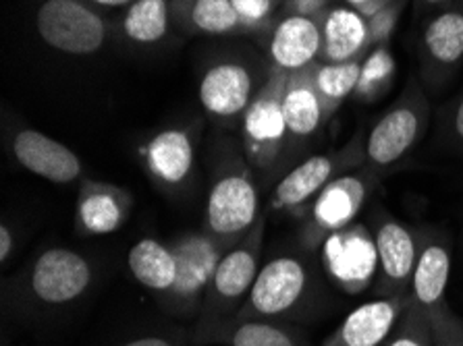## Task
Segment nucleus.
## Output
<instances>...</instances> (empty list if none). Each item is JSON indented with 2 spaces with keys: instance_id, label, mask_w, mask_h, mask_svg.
I'll use <instances>...</instances> for the list:
<instances>
[{
  "instance_id": "obj_2",
  "label": "nucleus",
  "mask_w": 463,
  "mask_h": 346,
  "mask_svg": "<svg viewBox=\"0 0 463 346\" xmlns=\"http://www.w3.org/2000/svg\"><path fill=\"white\" fill-rule=\"evenodd\" d=\"M430 118V106L418 81H411L399 100L366 131L364 166L383 176L416 150Z\"/></svg>"
},
{
  "instance_id": "obj_8",
  "label": "nucleus",
  "mask_w": 463,
  "mask_h": 346,
  "mask_svg": "<svg viewBox=\"0 0 463 346\" xmlns=\"http://www.w3.org/2000/svg\"><path fill=\"white\" fill-rule=\"evenodd\" d=\"M285 70L272 69L269 81L254 96V100L243 112V145L248 160L260 171H266L279 160L287 136L283 115V89L287 83Z\"/></svg>"
},
{
  "instance_id": "obj_28",
  "label": "nucleus",
  "mask_w": 463,
  "mask_h": 346,
  "mask_svg": "<svg viewBox=\"0 0 463 346\" xmlns=\"http://www.w3.org/2000/svg\"><path fill=\"white\" fill-rule=\"evenodd\" d=\"M192 23L204 33H229L243 27L231 0H195L192 5Z\"/></svg>"
},
{
  "instance_id": "obj_27",
  "label": "nucleus",
  "mask_w": 463,
  "mask_h": 346,
  "mask_svg": "<svg viewBox=\"0 0 463 346\" xmlns=\"http://www.w3.org/2000/svg\"><path fill=\"white\" fill-rule=\"evenodd\" d=\"M395 75V59L389 52L387 44L374 46V51L366 54L362 62L360 81H357L355 96L360 100H374L381 94H384Z\"/></svg>"
},
{
  "instance_id": "obj_33",
  "label": "nucleus",
  "mask_w": 463,
  "mask_h": 346,
  "mask_svg": "<svg viewBox=\"0 0 463 346\" xmlns=\"http://www.w3.org/2000/svg\"><path fill=\"white\" fill-rule=\"evenodd\" d=\"M243 25H262L275 9V0H231Z\"/></svg>"
},
{
  "instance_id": "obj_18",
  "label": "nucleus",
  "mask_w": 463,
  "mask_h": 346,
  "mask_svg": "<svg viewBox=\"0 0 463 346\" xmlns=\"http://www.w3.org/2000/svg\"><path fill=\"white\" fill-rule=\"evenodd\" d=\"M254 100V81L240 62H219L210 67L200 83V102L210 117L229 121L243 115Z\"/></svg>"
},
{
  "instance_id": "obj_13",
  "label": "nucleus",
  "mask_w": 463,
  "mask_h": 346,
  "mask_svg": "<svg viewBox=\"0 0 463 346\" xmlns=\"http://www.w3.org/2000/svg\"><path fill=\"white\" fill-rule=\"evenodd\" d=\"M451 274V243L437 230H418V259L410 285V305L428 315L447 301Z\"/></svg>"
},
{
  "instance_id": "obj_29",
  "label": "nucleus",
  "mask_w": 463,
  "mask_h": 346,
  "mask_svg": "<svg viewBox=\"0 0 463 346\" xmlns=\"http://www.w3.org/2000/svg\"><path fill=\"white\" fill-rule=\"evenodd\" d=\"M383 346H437L430 315L422 309L410 305L403 309L402 317L389 334Z\"/></svg>"
},
{
  "instance_id": "obj_15",
  "label": "nucleus",
  "mask_w": 463,
  "mask_h": 346,
  "mask_svg": "<svg viewBox=\"0 0 463 346\" xmlns=\"http://www.w3.org/2000/svg\"><path fill=\"white\" fill-rule=\"evenodd\" d=\"M422 67L428 77L445 79V75L463 62V0L434 13L422 32Z\"/></svg>"
},
{
  "instance_id": "obj_5",
  "label": "nucleus",
  "mask_w": 463,
  "mask_h": 346,
  "mask_svg": "<svg viewBox=\"0 0 463 346\" xmlns=\"http://www.w3.org/2000/svg\"><path fill=\"white\" fill-rule=\"evenodd\" d=\"M378 181L381 176L368 171L366 166H360L328 182L307 208L306 224L301 230L307 249H316L331 232L354 224Z\"/></svg>"
},
{
  "instance_id": "obj_32",
  "label": "nucleus",
  "mask_w": 463,
  "mask_h": 346,
  "mask_svg": "<svg viewBox=\"0 0 463 346\" xmlns=\"http://www.w3.org/2000/svg\"><path fill=\"white\" fill-rule=\"evenodd\" d=\"M443 136L447 145H451L458 152H463V91L449 106L443 121Z\"/></svg>"
},
{
  "instance_id": "obj_21",
  "label": "nucleus",
  "mask_w": 463,
  "mask_h": 346,
  "mask_svg": "<svg viewBox=\"0 0 463 346\" xmlns=\"http://www.w3.org/2000/svg\"><path fill=\"white\" fill-rule=\"evenodd\" d=\"M322 44L320 21L287 15L279 21L270 38V56L275 67L293 73L314 65L318 61Z\"/></svg>"
},
{
  "instance_id": "obj_22",
  "label": "nucleus",
  "mask_w": 463,
  "mask_h": 346,
  "mask_svg": "<svg viewBox=\"0 0 463 346\" xmlns=\"http://www.w3.org/2000/svg\"><path fill=\"white\" fill-rule=\"evenodd\" d=\"M283 115L287 136L291 141H306L314 137L320 126L326 123L318 91L314 88L312 65L287 75L283 89Z\"/></svg>"
},
{
  "instance_id": "obj_26",
  "label": "nucleus",
  "mask_w": 463,
  "mask_h": 346,
  "mask_svg": "<svg viewBox=\"0 0 463 346\" xmlns=\"http://www.w3.org/2000/svg\"><path fill=\"white\" fill-rule=\"evenodd\" d=\"M168 30L166 0H136L123 17V32L137 44H154Z\"/></svg>"
},
{
  "instance_id": "obj_30",
  "label": "nucleus",
  "mask_w": 463,
  "mask_h": 346,
  "mask_svg": "<svg viewBox=\"0 0 463 346\" xmlns=\"http://www.w3.org/2000/svg\"><path fill=\"white\" fill-rule=\"evenodd\" d=\"M430 322L437 346H463V323L451 312L447 301L434 309V312H430Z\"/></svg>"
},
{
  "instance_id": "obj_36",
  "label": "nucleus",
  "mask_w": 463,
  "mask_h": 346,
  "mask_svg": "<svg viewBox=\"0 0 463 346\" xmlns=\"http://www.w3.org/2000/svg\"><path fill=\"white\" fill-rule=\"evenodd\" d=\"M13 247H15V238H13V232L6 224L0 226V261L6 264L11 257Z\"/></svg>"
},
{
  "instance_id": "obj_19",
  "label": "nucleus",
  "mask_w": 463,
  "mask_h": 346,
  "mask_svg": "<svg viewBox=\"0 0 463 346\" xmlns=\"http://www.w3.org/2000/svg\"><path fill=\"white\" fill-rule=\"evenodd\" d=\"M146 171L165 189H179L194 171V141L187 129H165L146 141L142 150Z\"/></svg>"
},
{
  "instance_id": "obj_10",
  "label": "nucleus",
  "mask_w": 463,
  "mask_h": 346,
  "mask_svg": "<svg viewBox=\"0 0 463 346\" xmlns=\"http://www.w3.org/2000/svg\"><path fill=\"white\" fill-rule=\"evenodd\" d=\"M171 247L177 257V282L165 299L179 313L200 312L216 266L231 247L216 241L206 230L181 235Z\"/></svg>"
},
{
  "instance_id": "obj_38",
  "label": "nucleus",
  "mask_w": 463,
  "mask_h": 346,
  "mask_svg": "<svg viewBox=\"0 0 463 346\" xmlns=\"http://www.w3.org/2000/svg\"><path fill=\"white\" fill-rule=\"evenodd\" d=\"M451 3L453 0H420V5L426 6V9H443V6Z\"/></svg>"
},
{
  "instance_id": "obj_7",
  "label": "nucleus",
  "mask_w": 463,
  "mask_h": 346,
  "mask_svg": "<svg viewBox=\"0 0 463 346\" xmlns=\"http://www.w3.org/2000/svg\"><path fill=\"white\" fill-rule=\"evenodd\" d=\"M326 276L347 295L366 293L378 276V249L368 224L354 222L335 230L320 245Z\"/></svg>"
},
{
  "instance_id": "obj_39",
  "label": "nucleus",
  "mask_w": 463,
  "mask_h": 346,
  "mask_svg": "<svg viewBox=\"0 0 463 346\" xmlns=\"http://www.w3.org/2000/svg\"><path fill=\"white\" fill-rule=\"evenodd\" d=\"M94 3L102 6H123V5L136 3V0H94Z\"/></svg>"
},
{
  "instance_id": "obj_25",
  "label": "nucleus",
  "mask_w": 463,
  "mask_h": 346,
  "mask_svg": "<svg viewBox=\"0 0 463 346\" xmlns=\"http://www.w3.org/2000/svg\"><path fill=\"white\" fill-rule=\"evenodd\" d=\"M362 61H349V62H318L312 65V77L314 88L318 91L322 110H325V121L328 123L341 104L347 100L349 96L355 94L357 81H360L362 73Z\"/></svg>"
},
{
  "instance_id": "obj_11",
  "label": "nucleus",
  "mask_w": 463,
  "mask_h": 346,
  "mask_svg": "<svg viewBox=\"0 0 463 346\" xmlns=\"http://www.w3.org/2000/svg\"><path fill=\"white\" fill-rule=\"evenodd\" d=\"M94 282V267L86 256L65 247L42 251L33 261L27 286L42 305H69L81 299Z\"/></svg>"
},
{
  "instance_id": "obj_4",
  "label": "nucleus",
  "mask_w": 463,
  "mask_h": 346,
  "mask_svg": "<svg viewBox=\"0 0 463 346\" xmlns=\"http://www.w3.org/2000/svg\"><path fill=\"white\" fill-rule=\"evenodd\" d=\"M312 274L299 257L280 256L260 267L254 286L233 320H280L310 299Z\"/></svg>"
},
{
  "instance_id": "obj_35",
  "label": "nucleus",
  "mask_w": 463,
  "mask_h": 346,
  "mask_svg": "<svg viewBox=\"0 0 463 346\" xmlns=\"http://www.w3.org/2000/svg\"><path fill=\"white\" fill-rule=\"evenodd\" d=\"M391 3H395V0H345L347 6H352L357 13H362L366 19L376 15L378 11H383L384 6H389Z\"/></svg>"
},
{
  "instance_id": "obj_14",
  "label": "nucleus",
  "mask_w": 463,
  "mask_h": 346,
  "mask_svg": "<svg viewBox=\"0 0 463 346\" xmlns=\"http://www.w3.org/2000/svg\"><path fill=\"white\" fill-rule=\"evenodd\" d=\"M13 156L25 171L56 185H69L83 174L81 160L73 150L33 129L15 133Z\"/></svg>"
},
{
  "instance_id": "obj_12",
  "label": "nucleus",
  "mask_w": 463,
  "mask_h": 346,
  "mask_svg": "<svg viewBox=\"0 0 463 346\" xmlns=\"http://www.w3.org/2000/svg\"><path fill=\"white\" fill-rule=\"evenodd\" d=\"M374 241L378 249V296H402L410 293L413 267L418 259V232L387 211L374 214Z\"/></svg>"
},
{
  "instance_id": "obj_9",
  "label": "nucleus",
  "mask_w": 463,
  "mask_h": 346,
  "mask_svg": "<svg viewBox=\"0 0 463 346\" xmlns=\"http://www.w3.org/2000/svg\"><path fill=\"white\" fill-rule=\"evenodd\" d=\"M40 38L54 51L86 56L107 42V25L96 11L80 0H44L36 13Z\"/></svg>"
},
{
  "instance_id": "obj_31",
  "label": "nucleus",
  "mask_w": 463,
  "mask_h": 346,
  "mask_svg": "<svg viewBox=\"0 0 463 346\" xmlns=\"http://www.w3.org/2000/svg\"><path fill=\"white\" fill-rule=\"evenodd\" d=\"M405 0H395L389 6H384L383 11H378L376 15L368 19V32H370V46H383L387 44L392 30H395L399 15H402Z\"/></svg>"
},
{
  "instance_id": "obj_34",
  "label": "nucleus",
  "mask_w": 463,
  "mask_h": 346,
  "mask_svg": "<svg viewBox=\"0 0 463 346\" xmlns=\"http://www.w3.org/2000/svg\"><path fill=\"white\" fill-rule=\"evenodd\" d=\"M335 9L333 0H287V15H299L307 19L322 21Z\"/></svg>"
},
{
  "instance_id": "obj_24",
  "label": "nucleus",
  "mask_w": 463,
  "mask_h": 346,
  "mask_svg": "<svg viewBox=\"0 0 463 346\" xmlns=\"http://www.w3.org/2000/svg\"><path fill=\"white\" fill-rule=\"evenodd\" d=\"M206 344L222 346H304L296 332L272 320H229Z\"/></svg>"
},
{
  "instance_id": "obj_23",
  "label": "nucleus",
  "mask_w": 463,
  "mask_h": 346,
  "mask_svg": "<svg viewBox=\"0 0 463 346\" xmlns=\"http://www.w3.org/2000/svg\"><path fill=\"white\" fill-rule=\"evenodd\" d=\"M128 264L133 278L152 293L166 296L177 282V257L173 247L156 238H142L133 245Z\"/></svg>"
},
{
  "instance_id": "obj_16",
  "label": "nucleus",
  "mask_w": 463,
  "mask_h": 346,
  "mask_svg": "<svg viewBox=\"0 0 463 346\" xmlns=\"http://www.w3.org/2000/svg\"><path fill=\"white\" fill-rule=\"evenodd\" d=\"M410 296H376L354 309L320 346H381L408 307Z\"/></svg>"
},
{
  "instance_id": "obj_1",
  "label": "nucleus",
  "mask_w": 463,
  "mask_h": 346,
  "mask_svg": "<svg viewBox=\"0 0 463 346\" xmlns=\"http://www.w3.org/2000/svg\"><path fill=\"white\" fill-rule=\"evenodd\" d=\"M266 230V211L240 243L231 247L216 266V272L206 288L202 301L198 326H195V344L206 346L210 334L222 323L233 320L254 286L260 272V256Z\"/></svg>"
},
{
  "instance_id": "obj_17",
  "label": "nucleus",
  "mask_w": 463,
  "mask_h": 346,
  "mask_svg": "<svg viewBox=\"0 0 463 346\" xmlns=\"http://www.w3.org/2000/svg\"><path fill=\"white\" fill-rule=\"evenodd\" d=\"M133 197L128 189L112 182L83 179L77 195V226L86 235H112L121 230L131 214Z\"/></svg>"
},
{
  "instance_id": "obj_37",
  "label": "nucleus",
  "mask_w": 463,
  "mask_h": 346,
  "mask_svg": "<svg viewBox=\"0 0 463 346\" xmlns=\"http://www.w3.org/2000/svg\"><path fill=\"white\" fill-rule=\"evenodd\" d=\"M123 346H175L168 338L163 336H144V338H137V341H131Z\"/></svg>"
},
{
  "instance_id": "obj_3",
  "label": "nucleus",
  "mask_w": 463,
  "mask_h": 346,
  "mask_svg": "<svg viewBox=\"0 0 463 346\" xmlns=\"http://www.w3.org/2000/svg\"><path fill=\"white\" fill-rule=\"evenodd\" d=\"M364 144H366V131L360 129L341 150L314 154L312 158L301 162L272 189L269 211L296 214L306 210L336 176L364 166Z\"/></svg>"
},
{
  "instance_id": "obj_20",
  "label": "nucleus",
  "mask_w": 463,
  "mask_h": 346,
  "mask_svg": "<svg viewBox=\"0 0 463 346\" xmlns=\"http://www.w3.org/2000/svg\"><path fill=\"white\" fill-rule=\"evenodd\" d=\"M322 44L318 62L366 59L370 48L368 19L347 5H339L320 21Z\"/></svg>"
},
{
  "instance_id": "obj_6",
  "label": "nucleus",
  "mask_w": 463,
  "mask_h": 346,
  "mask_svg": "<svg viewBox=\"0 0 463 346\" xmlns=\"http://www.w3.org/2000/svg\"><path fill=\"white\" fill-rule=\"evenodd\" d=\"M260 218V197L251 174L241 166L227 168L210 187L204 230L216 241L233 247Z\"/></svg>"
}]
</instances>
